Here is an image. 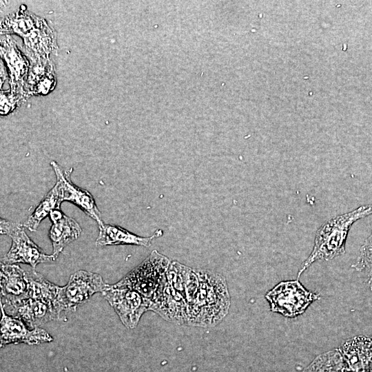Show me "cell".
<instances>
[{"mask_svg": "<svg viewBox=\"0 0 372 372\" xmlns=\"http://www.w3.org/2000/svg\"><path fill=\"white\" fill-rule=\"evenodd\" d=\"M265 298L272 312L296 318L319 300L320 296L305 289L298 280H294L279 282L266 293Z\"/></svg>", "mask_w": 372, "mask_h": 372, "instance_id": "3", "label": "cell"}, {"mask_svg": "<svg viewBox=\"0 0 372 372\" xmlns=\"http://www.w3.org/2000/svg\"><path fill=\"white\" fill-rule=\"evenodd\" d=\"M102 277L96 273L79 270L72 274L68 282L61 289V299L65 311H75L94 293L106 289Z\"/></svg>", "mask_w": 372, "mask_h": 372, "instance_id": "8", "label": "cell"}, {"mask_svg": "<svg viewBox=\"0 0 372 372\" xmlns=\"http://www.w3.org/2000/svg\"><path fill=\"white\" fill-rule=\"evenodd\" d=\"M0 233L12 240L10 249L2 258L5 264L25 263L33 269L41 262L55 260L52 255H48L27 235L22 224L0 219Z\"/></svg>", "mask_w": 372, "mask_h": 372, "instance_id": "4", "label": "cell"}, {"mask_svg": "<svg viewBox=\"0 0 372 372\" xmlns=\"http://www.w3.org/2000/svg\"><path fill=\"white\" fill-rule=\"evenodd\" d=\"M149 310L157 313L165 320L176 324H187V303L165 276L150 298Z\"/></svg>", "mask_w": 372, "mask_h": 372, "instance_id": "9", "label": "cell"}, {"mask_svg": "<svg viewBox=\"0 0 372 372\" xmlns=\"http://www.w3.org/2000/svg\"><path fill=\"white\" fill-rule=\"evenodd\" d=\"M371 214L372 203L333 216L323 223L316 231L313 249L302 262L298 278L315 262L331 260L344 254L347 238L353 224Z\"/></svg>", "mask_w": 372, "mask_h": 372, "instance_id": "2", "label": "cell"}, {"mask_svg": "<svg viewBox=\"0 0 372 372\" xmlns=\"http://www.w3.org/2000/svg\"><path fill=\"white\" fill-rule=\"evenodd\" d=\"M1 306L7 309L28 297L25 271L18 265L1 262Z\"/></svg>", "mask_w": 372, "mask_h": 372, "instance_id": "12", "label": "cell"}, {"mask_svg": "<svg viewBox=\"0 0 372 372\" xmlns=\"http://www.w3.org/2000/svg\"><path fill=\"white\" fill-rule=\"evenodd\" d=\"M351 267L366 276L368 285L372 291V230L360 247L359 255Z\"/></svg>", "mask_w": 372, "mask_h": 372, "instance_id": "18", "label": "cell"}, {"mask_svg": "<svg viewBox=\"0 0 372 372\" xmlns=\"http://www.w3.org/2000/svg\"><path fill=\"white\" fill-rule=\"evenodd\" d=\"M4 311L9 316L21 319L30 329L52 320H66L68 314L59 301L36 296H28Z\"/></svg>", "mask_w": 372, "mask_h": 372, "instance_id": "7", "label": "cell"}, {"mask_svg": "<svg viewBox=\"0 0 372 372\" xmlns=\"http://www.w3.org/2000/svg\"><path fill=\"white\" fill-rule=\"evenodd\" d=\"M344 368L342 354L336 349L318 356L303 372H342Z\"/></svg>", "mask_w": 372, "mask_h": 372, "instance_id": "17", "label": "cell"}, {"mask_svg": "<svg viewBox=\"0 0 372 372\" xmlns=\"http://www.w3.org/2000/svg\"><path fill=\"white\" fill-rule=\"evenodd\" d=\"M340 353L347 368L353 372L372 371V336H355L346 340Z\"/></svg>", "mask_w": 372, "mask_h": 372, "instance_id": "13", "label": "cell"}, {"mask_svg": "<svg viewBox=\"0 0 372 372\" xmlns=\"http://www.w3.org/2000/svg\"><path fill=\"white\" fill-rule=\"evenodd\" d=\"M98 225L97 246L132 245L148 247L154 239L162 236L163 234L161 229H157L152 236L143 237L115 225L103 223Z\"/></svg>", "mask_w": 372, "mask_h": 372, "instance_id": "15", "label": "cell"}, {"mask_svg": "<svg viewBox=\"0 0 372 372\" xmlns=\"http://www.w3.org/2000/svg\"><path fill=\"white\" fill-rule=\"evenodd\" d=\"M199 287L193 306L187 311V324L210 327L228 313L230 297L225 278L220 273L195 269Z\"/></svg>", "mask_w": 372, "mask_h": 372, "instance_id": "1", "label": "cell"}, {"mask_svg": "<svg viewBox=\"0 0 372 372\" xmlns=\"http://www.w3.org/2000/svg\"><path fill=\"white\" fill-rule=\"evenodd\" d=\"M1 347L20 343L38 345L53 340V338L43 329H30L21 319L8 315L1 306Z\"/></svg>", "mask_w": 372, "mask_h": 372, "instance_id": "10", "label": "cell"}, {"mask_svg": "<svg viewBox=\"0 0 372 372\" xmlns=\"http://www.w3.org/2000/svg\"><path fill=\"white\" fill-rule=\"evenodd\" d=\"M101 293L128 329L135 328L143 314L149 311L150 299L127 287L108 285Z\"/></svg>", "mask_w": 372, "mask_h": 372, "instance_id": "6", "label": "cell"}, {"mask_svg": "<svg viewBox=\"0 0 372 372\" xmlns=\"http://www.w3.org/2000/svg\"><path fill=\"white\" fill-rule=\"evenodd\" d=\"M62 202V186L61 182L56 180L54 187L43 198L24 222L23 224L24 227L31 231H36L41 222L50 215L52 210L59 209Z\"/></svg>", "mask_w": 372, "mask_h": 372, "instance_id": "16", "label": "cell"}, {"mask_svg": "<svg viewBox=\"0 0 372 372\" xmlns=\"http://www.w3.org/2000/svg\"><path fill=\"white\" fill-rule=\"evenodd\" d=\"M50 218L52 225L49 238L53 247L52 255L56 260L65 246L79 237L81 228L75 220L63 214L59 209L52 210Z\"/></svg>", "mask_w": 372, "mask_h": 372, "instance_id": "14", "label": "cell"}, {"mask_svg": "<svg viewBox=\"0 0 372 372\" xmlns=\"http://www.w3.org/2000/svg\"><path fill=\"white\" fill-rule=\"evenodd\" d=\"M56 180L62 186V200L74 203L87 216L96 220L98 225L103 223L101 218V212L95 203L92 195L86 189L74 184L71 180L72 168L63 171V168L55 161L51 162Z\"/></svg>", "mask_w": 372, "mask_h": 372, "instance_id": "11", "label": "cell"}, {"mask_svg": "<svg viewBox=\"0 0 372 372\" xmlns=\"http://www.w3.org/2000/svg\"><path fill=\"white\" fill-rule=\"evenodd\" d=\"M170 261L166 256L154 250L115 284L127 287L150 299L164 279Z\"/></svg>", "mask_w": 372, "mask_h": 372, "instance_id": "5", "label": "cell"}]
</instances>
